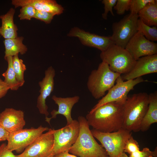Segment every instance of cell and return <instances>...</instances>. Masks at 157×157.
<instances>
[{"label":"cell","mask_w":157,"mask_h":157,"mask_svg":"<svg viewBox=\"0 0 157 157\" xmlns=\"http://www.w3.org/2000/svg\"><path fill=\"white\" fill-rule=\"evenodd\" d=\"M124 103H108L89 112L86 119L93 129L104 133L116 131L122 127Z\"/></svg>","instance_id":"6da1fadb"},{"label":"cell","mask_w":157,"mask_h":157,"mask_svg":"<svg viewBox=\"0 0 157 157\" xmlns=\"http://www.w3.org/2000/svg\"><path fill=\"white\" fill-rule=\"evenodd\" d=\"M148 104L149 94L146 92L128 95L123 106L122 128L131 132L140 131Z\"/></svg>","instance_id":"7a4b0ae2"},{"label":"cell","mask_w":157,"mask_h":157,"mask_svg":"<svg viewBox=\"0 0 157 157\" xmlns=\"http://www.w3.org/2000/svg\"><path fill=\"white\" fill-rule=\"evenodd\" d=\"M78 136L69 150L70 153L79 157H106L107 153L101 144L95 139L85 117L79 116Z\"/></svg>","instance_id":"3957f363"},{"label":"cell","mask_w":157,"mask_h":157,"mask_svg":"<svg viewBox=\"0 0 157 157\" xmlns=\"http://www.w3.org/2000/svg\"><path fill=\"white\" fill-rule=\"evenodd\" d=\"M121 75L112 71L107 64L102 61L97 69L91 72L87 83V88L94 98L99 99L105 96Z\"/></svg>","instance_id":"277c9868"},{"label":"cell","mask_w":157,"mask_h":157,"mask_svg":"<svg viewBox=\"0 0 157 157\" xmlns=\"http://www.w3.org/2000/svg\"><path fill=\"white\" fill-rule=\"evenodd\" d=\"M100 56L102 61L107 64L112 71L121 74L130 71L136 61L125 48L114 44L101 52Z\"/></svg>","instance_id":"5b68a950"},{"label":"cell","mask_w":157,"mask_h":157,"mask_svg":"<svg viewBox=\"0 0 157 157\" xmlns=\"http://www.w3.org/2000/svg\"><path fill=\"white\" fill-rule=\"evenodd\" d=\"M94 138L101 143L109 157H119L124 152V148L132 133L122 128L117 131L101 132L93 129L91 130Z\"/></svg>","instance_id":"8992f818"},{"label":"cell","mask_w":157,"mask_h":157,"mask_svg":"<svg viewBox=\"0 0 157 157\" xmlns=\"http://www.w3.org/2000/svg\"><path fill=\"white\" fill-rule=\"evenodd\" d=\"M145 81L147 80H144L142 77L124 81L121 75L117 79L115 84L108 91L107 93L98 101L89 112H92L99 106L108 103H124L129 92L133 90L136 85Z\"/></svg>","instance_id":"52a82bcc"},{"label":"cell","mask_w":157,"mask_h":157,"mask_svg":"<svg viewBox=\"0 0 157 157\" xmlns=\"http://www.w3.org/2000/svg\"><path fill=\"white\" fill-rule=\"evenodd\" d=\"M138 14L130 13L119 21L112 24L113 34L110 36L114 44L125 48L127 43L138 31Z\"/></svg>","instance_id":"ba28073f"},{"label":"cell","mask_w":157,"mask_h":157,"mask_svg":"<svg viewBox=\"0 0 157 157\" xmlns=\"http://www.w3.org/2000/svg\"><path fill=\"white\" fill-rule=\"evenodd\" d=\"M49 129L42 125L37 128L22 129L9 133L7 147L13 151L21 154L43 133Z\"/></svg>","instance_id":"9c48e42d"},{"label":"cell","mask_w":157,"mask_h":157,"mask_svg":"<svg viewBox=\"0 0 157 157\" xmlns=\"http://www.w3.org/2000/svg\"><path fill=\"white\" fill-rule=\"evenodd\" d=\"M79 131V123L76 120H73L71 123L64 127L54 130L52 154L54 156L69 150L76 142Z\"/></svg>","instance_id":"30bf717a"},{"label":"cell","mask_w":157,"mask_h":157,"mask_svg":"<svg viewBox=\"0 0 157 157\" xmlns=\"http://www.w3.org/2000/svg\"><path fill=\"white\" fill-rule=\"evenodd\" d=\"M54 129H49L28 146L18 157H47L52 153Z\"/></svg>","instance_id":"8fae6325"},{"label":"cell","mask_w":157,"mask_h":157,"mask_svg":"<svg viewBox=\"0 0 157 157\" xmlns=\"http://www.w3.org/2000/svg\"><path fill=\"white\" fill-rule=\"evenodd\" d=\"M125 48L135 61L142 57L157 53V44L147 40L138 31L131 39Z\"/></svg>","instance_id":"7c38bea8"},{"label":"cell","mask_w":157,"mask_h":157,"mask_svg":"<svg viewBox=\"0 0 157 157\" xmlns=\"http://www.w3.org/2000/svg\"><path fill=\"white\" fill-rule=\"evenodd\" d=\"M67 35L77 38L83 45L97 48L101 52L105 51L114 44L110 36L99 35L86 32L77 27L72 28Z\"/></svg>","instance_id":"4fadbf2b"},{"label":"cell","mask_w":157,"mask_h":157,"mask_svg":"<svg viewBox=\"0 0 157 157\" xmlns=\"http://www.w3.org/2000/svg\"><path fill=\"white\" fill-rule=\"evenodd\" d=\"M55 74V69L52 66H50L45 70L44 77L38 83L40 94L37 98V107L40 113L44 115L46 117L49 115L46 100L53 90Z\"/></svg>","instance_id":"5bb4252c"},{"label":"cell","mask_w":157,"mask_h":157,"mask_svg":"<svg viewBox=\"0 0 157 157\" xmlns=\"http://www.w3.org/2000/svg\"><path fill=\"white\" fill-rule=\"evenodd\" d=\"M157 72V54L142 57L136 60L130 71L121 77L124 80H133L145 75Z\"/></svg>","instance_id":"9a60e30c"},{"label":"cell","mask_w":157,"mask_h":157,"mask_svg":"<svg viewBox=\"0 0 157 157\" xmlns=\"http://www.w3.org/2000/svg\"><path fill=\"white\" fill-rule=\"evenodd\" d=\"M25 124L22 110L6 108L0 113V125L9 133L23 129Z\"/></svg>","instance_id":"2e32d148"},{"label":"cell","mask_w":157,"mask_h":157,"mask_svg":"<svg viewBox=\"0 0 157 157\" xmlns=\"http://www.w3.org/2000/svg\"><path fill=\"white\" fill-rule=\"evenodd\" d=\"M52 99L55 104L58 106V110H53L51 113V117H45V121L50 124L51 119L56 118L58 115H61L66 119V125L70 124L73 120L71 115L72 108L74 105L78 102L80 97L78 96H75L63 97L53 95L52 97Z\"/></svg>","instance_id":"e0dca14e"},{"label":"cell","mask_w":157,"mask_h":157,"mask_svg":"<svg viewBox=\"0 0 157 157\" xmlns=\"http://www.w3.org/2000/svg\"><path fill=\"white\" fill-rule=\"evenodd\" d=\"M11 3L15 8L29 5L37 10L50 13L55 15H60L64 10L63 6L54 0H13Z\"/></svg>","instance_id":"ac0fdd59"},{"label":"cell","mask_w":157,"mask_h":157,"mask_svg":"<svg viewBox=\"0 0 157 157\" xmlns=\"http://www.w3.org/2000/svg\"><path fill=\"white\" fill-rule=\"evenodd\" d=\"M15 10L11 8L5 14L0 15L1 25L0 26V35L5 39L14 38L17 37L18 29L14 22Z\"/></svg>","instance_id":"d6986e66"},{"label":"cell","mask_w":157,"mask_h":157,"mask_svg":"<svg viewBox=\"0 0 157 157\" xmlns=\"http://www.w3.org/2000/svg\"><path fill=\"white\" fill-rule=\"evenodd\" d=\"M157 122V92L149 94V104L146 112L142 120L140 131H147L151 125Z\"/></svg>","instance_id":"ffe728a7"},{"label":"cell","mask_w":157,"mask_h":157,"mask_svg":"<svg viewBox=\"0 0 157 157\" xmlns=\"http://www.w3.org/2000/svg\"><path fill=\"white\" fill-rule=\"evenodd\" d=\"M24 37L22 36L9 39H5L3 43L5 48L4 59L8 56H13L20 53L24 55L27 51L26 46L23 43Z\"/></svg>","instance_id":"44dd1931"},{"label":"cell","mask_w":157,"mask_h":157,"mask_svg":"<svg viewBox=\"0 0 157 157\" xmlns=\"http://www.w3.org/2000/svg\"><path fill=\"white\" fill-rule=\"evenodd\" d=\"M138 18L149 26H157V1L147 3L138 14Z\"/></svg>","instance_id":"7402d4cb"},{"label":"cell","mask_w":157,"mask_h":157,"mask_svg":"<svg viewBox=\"0 0 157 157\" xmlns=\"http://www.w3.org/2000/svg\"><path fill=\"white\" fill-rule=\"evenodd\" d=\"M13 56H8L5 59L7 61L8 68L6 71L2 74L4 77V82L10 87L12 90H17L21 87L17 81L13 66Z\"/></svg>","instance_id":"603a6c76"},{"label":"cell","mask_w":157,"mask_h":157,"mask_svg":"<svg viewBox=\"0 0 157 157\" xmlns=\"http://www.w3.org/2000/svg\"><path fill=\"white\" fill-rule=\"evenodd\" d=\"M137 30L149 41L154 42L157 41V26H149L138 18L137 23Z\"/></svg>","instance_id":"cb8c5ba5"},{"label":"cell","mask_w":157,"mask_h":157,"mask_svg":"<svg viewBox=\"0 0 157 157\" xmlns=\"http://www.w3.org/2000/svg\"><path fill=\"white\" fill-rule=\"evenodd\" d=\"M13 66L16 79L21 87L25 83L24 74L26 68L23 60L19 58L18 54L13 56Z\"/></svg>","instance_id":"d4e9b609"},{"label":"cell","mask_w":157,"mask_h":157,"mask_svg":"<svg viewBox=\"0 0 157 157\" xmlns=\"http://www.w3.org/2000/svg\"><path fill=\"white\" fill-rule=\"evenodd\" d=\"M155 0H131L129 10L130 13L138 14L148 3L154 2Z\"/></svg>","instance_id":"484cf974"},{"label":"cell","mask_w":157,"mask_h":157,"mask_svg":"<svg viewBox=\"0 0 157 157\" xmlns=\"http://www.w3.org/2000/svg\"><path fill=\"white\" fill-rule=\"evenodd\" d=\"M37 10L31 6H25L22 7L18 17L20 20H31L34 18Z\"/></svg>","instance_id":"4316f807"},{"label":"cell","mask_w":157,"mask_h":157,"mask_svg":"<svg viewBox=\"0 0 157 157\" xmlns=\"http://www.w3.org/2000/svg\"><path fill=\"white\" fill-rule=\"evenodd\" d=\"M129 157H157V148L151 151L148 147L143 148L142 151H137L129 155Z\"/></svg>","instance_id":"83f0119b"},{"label":"cell","mask_w":157,"mask_h":157,"mask_svg":"<svg viewBox=\"0 0 157 157\" xmlns=\"http://www.w3.org/2000/svg\"><path fill=\"white\" fill-rule=\"evenodd\" d=\"M130 1L131 0H117L113 8L118 15H123L126 11L129 10Z\"/></svg>","instance_id":"f1b7e54d"},{"label":"cell","mask_w":157,"mask_h":157,"mask_svg":"<svg viewBox=\"0 0 157 157\" xmlns=\"http://www.w3.org/2000/svg\"><path fill=\"white\" fill-rule=\"evenodd\" d=\"M140 150L138 142L131 135L126 142L124 148V152L129 155L137 151Z\"/></svg>","instance_id":"f546056e"},{"label":"cell","mask_w":157,"mask_h":157,"mask_svg":"<svg viewBox=\"0 0 157 157\" xmlns=\"http://www.w3.org/2000/svg\"><path fill=\"white\" fill-rule=\"evenodd\" d=\"M117 0H103L102 3L104 6V12L102 14V17L104 19H107V16L109 12H110L111 15L114 16L113 9L115 5Z\"/></svg>","instance_id":"4dcf8cb0"},{"label":"cell","mask_w":157,"mask_h":157,"mask_svg":"<svg viewBox=\"0 0 157 157\" xmlns=\"http://www.w3.org/2000/svg\"><path fill=\"white\" fill-rule=\"evenodd\" d=\"M55 15L47 12L37 10L34 18L43 21L47 24L51 23Z\"/></svg>","instance_id":"1f68e13d"},{"label":"cell","mask_w":157,"mask_h":157,"mask_svg":"<svg viewBox=\"0 0 157 157\" xmlns=\"http://www.w3.org/2000/svg\"><path fill=\"white\" fill-rule=\"evenodd\" d=\"M0 157H18L12 151L8 149L7 144L2 143L0 146Z\"/></svg>","instance_id":"d6a6232c"},{"label":"cell","mask_w":157,"mask_h":157,"mask_svg":"<svg viewBox=\"0 0 157 157\" xmlns=\"http://www.w3.org/2000/svg\"><path fill=\"white\" fill-rule=\"evenodd\" d=\"M9 133L0 125V142L7 140Z\"/></svg>","instance_id":"836d02e7"},{"label":"cell","mask_w":157,"mask_h":157,"mask_svg":"<svg viewBox=\"0 0 157 157\" xmlns=\"http://www.w3.org/2000/svg\"><path fill=\"white\" fill-rule=\"evenodd\" d=\"M10 87L6 84L0 85V99L5 96Z\"/></svg>","instance_id":"e575fe53"},{"label":"cell","mask_w":157,"mask_h":157,"mask_svg":"<svg viewBox=\"0 0 157 157\" xmlns=\"http://www.w3.org/2000/svg\"><path fill=\"white\" fill-rule=\"evenodd\" d=\"M53 157H78L74 155L70 154L69 150L63 152L55 155Z\"/></svg>","instance_id":"d590c367"},{"label":"cell","mask_w":157,"mask_h":157,"mask_svg":"<svg viewBox=\"0 0 157 157\" xmlns=\"http://www.w3.org/2000/svg\"><path fill=\"white\" fill-rule=\"evenodd\" d=\"M119 157H129L125 152H123L119 156Z\"/></svg>","instance_id":"8d00e7d4"},{"label":"cell","mask_w":157,"mask_h":157,"mask_svg":"<svg viewBox=\"0 0 157 157\" xmlns=\"http://www.w3.org/2000/svg\"><path fill=\"white\" fill-rule=\"evenodd\" d=\"M6 84L2 79L0 78V85ZM7 85V84H6Z\"/></svg>","instance_id":"74e56055"},{"label":"cell","mask_w":157,"mask_h":157,"mask_svg":"<svg viewBox=\"0 0 157 157\" xmlns=\"http://www.w3.org/2000/svg\"><path fill=\"white\" fill-rule=\"evenodd\" d=\"M54 156L52 154L47 157H53Z\"/></svg>","instance_id":"f35d334b"},{"label":"cell","mask_w":157,"mask_h":157,"mask_svg":"<svg viewBox=\"0 0 157 157\" xmlns=\"http://www.w3.org/2000/svg\"><path fill=\"white\" fill-rule=\"evenodd\" d=\"M106 157H109V156H107Z\"/></svg>","instance_id":"ab89813d"}]
</instances>
